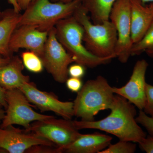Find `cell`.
Wrapping results in <instances>:
<instances>
[{
	"label": "cell",
	"instance_id": "6da1fadb",
	"mask_svg": "<svg viewBox=\"0 0 153 153\" xmlns=\"http://www.w3.org/2000/svg\"><path fill=\"white\" fill-rule=\"evenodd\" d=\"M111 113L99 120L73 121L78 130L94 129L106 132L121 140L139 143L146 137L136 120L135 106L124 97L114 95Z\"/></svg>",
	"mask_w": 153,
	"mask_h": 153
},
{
	"label": "cell",
	"instance_id": "7a4b0ae2",
	"mask_svg": "<svg viewBox=\"0 0 153 153\" xmlns=\"http://www.w3.org/2000/svg\"><path fill=\"white\" fill-rule=\"evenodd\" d=\"M114 96L113 87L103 76L88 80L73 102L74 116L82 120H94L100 111L110 109Z\"/></svg>",
	"mask_w": 153,
	"mask_h": 153
},
{
	"label": "cell",
	"instance_id": "3957f363",
	"mask_svg": "<svg viewBox=\"0 0 153 153\" xmlns=\"http://www.w3.org/2000/svg\"><path fill=\"white\" fill-rule=\"evenodd\" d=\"M88 14L81 5L73 15L83 27L85 48L96 57L115 58L117 35L114 25L110 20L93 24Z\"/></svg>",
	"mask_w": 153,
	"mask_h": 153
},
{
	"label": "cell",
	"instance_id": "277c9868",
	"mask_svg": "<svg viewBox=\"0 0 153 153\" xmlns=\"http://www.w3.org/2000/svg\"><path fill=\"white\" fill-rule=\"evenodd\" d=\"M55 27L57 39L75 63L93 68L109 63L113 59L96 57L86 49L83 44V27L74 16L60 20Z\"/></svg>",
	"mask_w": 153,
	"mask_h": 153
},
{
	"label": "cell",
	"instance_id": "5b68a950",
	"mask_svg": "<svg viewBox=\"0 0 153 153\" xmlns=\"http://www.w3.org/2000/svg\"><path fill=\"white\" fill-rule=\"evenodd\" d=\"M82 0L69 3L53 2L50 0H34L21 14L18 27L28 25L38 30L49 32L62 19L73 16L82 5Z\"/></svg>",
	"mask_w": 153,
	"mask_h": 153
},
{
	"label": "cell",
	"instance_id": "8992f818",
	"mask_svg": "<svg viewBox=\"0 0 153 153\" xmlns=\"http://www.w3.org/2000/svg\"><path fill=\"white\" fill-rule=\"evenodd\" d=\"M25 131L53 143L61 153L63 148L73 142L80 134L71 120L57 119L53 116L34 122Z\"/></svg>",
	"mask_w": 153,
	"mask_h": 153
},
{
	"label": "cell",
	"instance_id": "52a82bcc",
	"mask_svg": "<svg viewBox=\"0 0 153 153\" xmlns=\"http://www.w3.org/2000/svg\"><path fill=\"white\" fill-rule=\"evenodd\" d=\"M6 99L7 106L0 127L2 128L17 125L26 129L34 122L52 116L35 111L25 94L19 88L6 90Z\"/></svg>",
	"mask_w": 153,
	"mask_h": 153
},
{
	"label": "cell",
	"instance_id": "ba28073f",
	"mask_svg": "<svg viewBox=\"0 0 153 153\" xmlns=\"http://www.w3.org/2000/svg\"><path fill=\"white\" fill-rule=\"evenodd\" d=\"M109 20L117 32L116 56L121 63H126L131 56L133 45L131 39L130 0H117L113 6Z\"/></svg>",
	"mask_w": 153,
	"mask_h": 153
},
{
	"label": "cell",
	"instance_id": "9c48e42d",
	"mask_svg": "<svg viewBox=\"0 0 153 153\" xmlns=\"http://www.w3.org/2000/svg\"><path fill=\"white\" fill-rule=\"evenodd\" d=\"M41 58L44 68L54 80L60 83L66 82L68 67L74 61L57 39L55 27L49 31Z\"/></svg>",
	"mask_w": 153,
	"mask_h": 153
},
{
	"label": "cell",
	"instance_id": "30bf717a",
	"mask_svg": "<svg viewBox=\"0 0 153 153\" xmlns=\"http://www.w3.org/2000/svg\"><path fill=\"white\" fill-rule=\"evenodd\" d=\"M19 89L30 103L43 111H52L63 118L71 120L74 116L73 102L61 101L53 94L38 89L33 82H26Z\"/></svg>",
	"mask_w": 153,
	"mask_h": 153
},
{
	"label": "cell",
	"instance_id": "8fae6325",
	"mask_svg": "<svg viewBox=\"0 0 153 153\" xmlns=\"http://www.w3.org/2000/svg\"><path fill=\"white\" fill-rule=\"evenodd\" d=\"M148 66L144 59L138 60L126 84L120 88L113 87L114 94L124 97L140 110H143L146 104V74Z\"/></svg>",
	"mask_w": 153,
	"mask_h": 153
},
{
	"label": "cell",
	"instance_id": "7c38bea8",
	"mask_svg": "<svg viewBox=\"0 0 153 153\" xmlns=\"http://www.w3.org/2000/svg\"><path fill=\"white\" fill-rule=\"evenodd\" d=\"M56 146L55 144L32 133L10 126L5 128L0 127V150L10 153H23L36 145Z\"/></svg>",
	"mask_w": 153,
	"mask_h": 153
},
{
	"label": "cell",
	"instance_id": "4fadbf2b",
	"mask_svg": "<svg viewBox=\"0 0 153 153\" xmlns=\"http://www.w3.org/2000/svg\"><path fill=\"white\" fill-rule=\"evenodd\" d=\"M49 32L38 30L32 25L17 27L11 36L9 49L12 54L25 48L37 54L40 57L44 52Z\"/></svg>",
	"mask_w": 153,
	"mask_h": 153
},
{
	"label": "cell",
	"instance_id": "5bb4252c",
	"mask_svg": "<svg viewBox=\"0 0 153 153\" xmlns=\"http://www.w3.org/2000/svg\"><path fill=\"white\" fill-rule=\"evenodd\" d=\"M131 39L133 44L140 41L153 22V3L145 5L140 0H130Z\"/></svg>",
	"mask_w": 153,
	"mask_h": 153
},
{
	"label": "cell",
	"instance_id": "9a60e30c",
	"mask_svg": "<svg viewBox=\"0 0 153 153\" xmlns=\"http://www.w3.org/2000/svg\"><path fill=\"white\" fill-rule=\"evenodd\" d=\"M112 140V137L100 133L80 134L73 142L63 148L62 153H99L108 147Z\"/></svg>",
	"mask_w": 153,
	"mask_h": 153
},
{
	"label": "cell",
	"instance_id": "2e32d148",
	"mask_svg": "<svg viewBox=\"0 0 153 153\" xmlns=\"http://www.w3.org/2000/svg\"><path fill=\"white\" fill-rule=\"evenodd\" d=\"M24 66L22 59L12 56L8 63L0 66V85L6 90L20 88L30 82L29 76L23 74Z\"/></svg>",
	"mask_w": 153,
	"mask_h": 153
},
{
	"label": "cell",
	"instance_id": "e0dca14e",
	"mask_svg": "<svg viewBox=\"0 0 153 153\" xmlns=\"http://www.w3.org/2000/svg\"><path fill=\"white\" fill-rule=\"evenodd\" d=\"M21 14L13 8L3 11V16L0 20V55L11 57L13 55L9 49V43L12 34L19 25Z\"/></svg>",
	"mask_w": 153,
	"mask_h": 153
},
{
	"label": "cell",
	"instance_id": "ac0fdd59",
	"mask_svg": "<svg viewBox=\"0 0 153 153\" xmlns=\"http://www.w3.org/2000/svg\"><path fill=\"white\" fill-rule=\"evenodd\" d=\"M117 0H82V6L91 15L94 24L109 20L110 15Z\"/></svg>",
	"mask_w": 153,
	"mask_h": 153
},
{
	"label": "cell",
	"instance_id": "d6986e66",
	"mask_svg": "<svg viewBox=\"0 0 153 153\" xmlns=\"http://www.w3.org/2000/svg\"><path fill=\"white\" fill-rule=\"evenodd\" d=\"M143 52L153 57V22L142 39L133 45L131 56L139 55Z\"/></svg>",
	"mask_w": 153,
	"mask_h": 153
},
{
	"label": "cell",
	"instance_id": "ffe728a7",
	"mask_svg": "<svg viewBox=\"0 0 153 153\" xmlns=\"http://www.w3.org/2000/svg\"><path fill=\"white\" fill-rule=\"evenodd\" d=\"M21 58L24 66L29 71L35 73H41L44 69L43 62L40 56L32 51L23 52Z\"/></svg>",
	"mask_w": 153,
	"mask_h": 153
},
{
	"label": "cell",
	"instance_id": "44dd1931",
	"mask_svg": "<svg viewBox=\"0 0 153 153\" xmlns=\"http://www.w3.org/2000/svg\"><path fill=\"white\" fill-rule=\"evenodd\" d=\"M135 143L121 140L114 144H110L108 147L99 153H134L136 150Z\"/></svg>",
	"mask_w": 153,
	"mask_h": 153
},
{
	"label": "cell",
	"instance_id": "7402d4cb",
	"mask_svg": "<svg viewBox=\"0 0 153 153\" xmlns=\"http://www.w3.org/2000/svg\"><path fill=\"white\" fill-rule=\"evenodd\" d=\"M136 120L138 124L146 128L150 135L153 136V118L146 114L143 110H140Z\"/></svg>",
	"mask_w": 153,
	"mask_h": 153
},
{
	"label": "cell",
	"instance_id": "603a6c76",
	"mask_svg": "<svg viewBox=\"0 0 153 153\" xmlns=\"http://www.w3.org/2000/svg\"><path fill=\"white\" fill-rule=\"evenodd\" d=\"M146 104L143 111L149 116L153 118V85L147 83L146 85Z\"/></svg>",
	"mask_w": 153,
	"mask_h": 153
},
{
	"label": "cell",
	"instance_id": "cb8c5ba5",
	"mask_svg": "<svg viewBox=\"0 0 153 153\" xmlns=\"http://www.w3.org/2000/svg\"><path fill=\"white\" fill-rule=\"evenodd\" d=\"M26 152L61 153L57 147L41 145L33 146L26 151Z\"/></svg>",
	"mask_w": 153,
	"mask_h": 153
},
{
	"label": "cell",
	"instance_id": "d4e9b609",
	"mask_svg": "<svg viewBox=\"0 0 153 153\" xmlns=\"http://www.w3.org/2000/svg\"><path fill=\"white\" fill-rule=\"evenodd\" d=\"M85 67L78 63L71 65L68 68V74L71 77L81 78L85 74Z\"/></svg>",
	"mask_w": 153,
	"mask_h": 153
},
{
	"label": "cell",
	"instance_id": "484cf974",
	"mask_svg": "<svg viewBox=\"0 0 153 153\" xmlns=\"http://www.w3.org/2000/svg\"><path fill=\"white\" fill-rule=\"evenodd\" d=\"M66 87L73 92H78L82 88V82L81 78L70 77L66 81Z\"/></svg>",
	"mask_w": 153,
	"mask_h": 153
},
{
	"label": "cell",
	"instance_id": "4316f807",
	"mask_svg": "<svg viewBox=\"0 0 153 153\" xmlns=\"http://www.w3.org/2000/svg\"><path fill=\"white\" fill-rule=\"evenodd\" d=\"M138 143L142 150L147 153H153V136L146 137Z\"/></svg>",
	"mask_w": 153,
	"mask_h": 153
},
{
	"label": "cell",
	"instance_id": "83f0119b",
	"mask_svg": "<svg viewBox=\"0 0 153 153\" xmlns=\"http://www.w3.org/2000/svg\"><path fill=\"white\" fill-rule=\"evenodd\" d=\"M6 93L5 89L0 85V104L6 109L7 104L6 101Z\"/></svg>",
	"mask_w": 153,
	"mask_h": 153
},
{
	"label": "cell",
	"instance_id": "f1b7e54d",
	"mask_svg": "<svg viewBox=\"0 0 153 153\" xmlns=\"http://www.w3.org/2000/svg\"><path fill=\"white\" fill-rule=\"evenodd\" d=\"M20 9L22 10H25L28 6L34 0H16Z\"/></svg>",
	"mask_w": 153,
	"mask_h": 153
},
{
	"label": "cell",
	"instance_id": "f546056e",
	"mask_svg": "<svg viewBox=\"0 0 153 153\" xmlns=\"http://www.w3.org/2000/svg\"><path fill=\"white\" fill-rule=\"evenodd\" d=\"M8 1L13 7V8L16 12L18 13H20L22 11L17 3L16 0H8Z\"/></svg>",
	"mask_w": 153,
	"mask_h": 153
},
{
	"label": "cell",
	"instance_id": "4dcf8cb0",
	"mask_svg": "<svg viewBox=\"0 0 153 153\" xmlns=\"http://www.w3.org/2000/svg\"><path fill=\"white\" fill-rule=\"evenodd\" d=\"M11 57H4L1 55H0V66H3L8 63L10 60Z\"/></svg>",
	"mask_w": 153,
	"mask_h": 153
},
{
	"label": "cell",
	"instance_id": "1f68e13d",
	"mask_svg": "<svg viewBox=\"0 0 153 153\" xmlns=\"http://www.w3.org/2000/svg\"><path fill=\"white\" fill-rule=\"evenodd\" d=\"M3 107L0 104V123L2 122L6 113V111L4 110L2 108Z\"/></svg>",
	"mask_w": 153,
	"mask_h": 153
},
{
	"label": "cell",
	"instance_id": "d6a6232c",
	"mask_svg": "<svg viewBox=\"0 0 153 153\" xmlns=\"http://www.w3.org/2000/svg\"><path fill=\"white\" fill-rule=\"evenodd\" d=\"M51 1L53 2H62L64 3H69L70 2L72 1L73 0H50Z\"/></svg>",
	"mask_w": 153,
	"mask_h": 153
},
{
	"label": "cell",
	"instance_id": "836d02e7",
	"mask_svg": "<svg viewBox=\"0 0 153 153\" xmlns=\"http://www.w3.org/2000/svg\"><path fill=\"white\" fill-rule=\"evenodd\" d=\"M140 1L144 4L147 3H153V0H140Z\"/></svg>",
	"mask_w": 153,
	"mask_h": 153
},
{
	"label": "cell",
	"instance_id": "e575fe53",
	"mask_svg": "<svg viewBox=\"0 0 153 153\" xmlns=\"http://www.w3.org/2000/svg\"><path fill=\"white\" fill-rule=\"evenodd\" d=\"M3 16V11L1 10V7H0V20L1 19Z\"/></svg>",
	"mask_w": 153,
	"mask_h": 153
}]
</instances>
